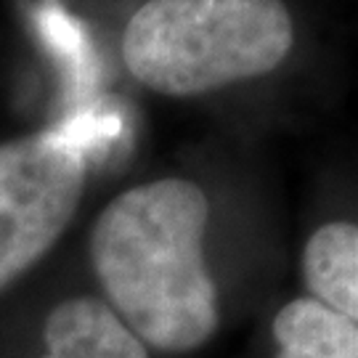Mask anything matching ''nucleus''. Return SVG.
<instances>
[{"label":"nucleus","mask_w":358,"mask_h":358,"mask_svg":"<svg viewBox=\"0 0 358 358\" xmlns=\"http://www.w3.org/2000/svg\"><path fill=\"white\" fill-rule=\"evenodd\" d=\"M207 194L159 178L115 196L90 231V263L106 306L162 353H192L217 332L220 303L205 263Z\"/></svg>","instance_id":"obj_1"},{"label":"nucleus","mask_w":358,"mask_h":358,"mask_svg":"<svg viewBox=\"0 0 358 358\" xmlns=\"http://www.w3.org/2000/svg\"><path fill=\"white\" fill-rule=\"evenodd\" d=\"M300 271L313 300L358 327V223L319 226L303 247Z\"/></svg>","instance_id":"obj_5"},{"label":"nucleus","mask_w":358,"mask_h":358,"mask_svg":"<svg viewBox=\"0 0 358 358\" xmlns=\"http://www.w3.org/2000/svg\"><path fill=\"white\" fill-rule=\"evenodd\" d=\"M38 27L43 43L56 53V59H62L72 93H88L96 85V59L83 24L59 6H43L38 11Z\"/></svg>","instance_id":"obj_7"},{"label":"nucleus","mask_w":358,"mask_h":358,"mask_svg":"<svg viewBox=\"0 0 358 358\" xmlns=\"http://www.w3.org/2000/svg\"><path fill=\"white\" fill-rule=\"evenodd\" d=\"M83 186L85 152L62 128L0 143V289L59 242Z\"/></svg>","instance_id":"obj_3"},{"label":"nucleus","mask_w":358,"mask_h":358,"mask_svg":"<svg viewBox=\"0 0 358 358\" xmlns=\"http://www.w3.org/2000/svg\"><path fill=\"white\" fill-rule=\"evenodd\" d=\"M271 332L273 358H358V327L310 294L279 308Z\"/></svg>","instance_id":"obj_6"},{"label":"nucleus","mask_w":358,"mask_h":358,"mask_svg":"<svg viewBox=\"0 0 358 358\" xmlns=\"http://www.w3.org/2000/svg\"><path fill=\"white\" fill-rule=\"evenodd\" d=\"M292 43L284 0H146L125 27L122 56L146 88L199 96L268 75Z\"/></svg>","instance_id":"obj_2"},{"label":"nucleus","mask_w":358,"mask_h":358,"mask_svg":"<svg viewBox=\"0 0 358 358\" xmlns=\"http://www.w3.org/2000/svg\"><path fill=\"white\" fill-rule=\"evenodd\" d=\"M40 358H149V350L112 308L96 297H72L51 310Z\"/></svg>","instance_id":"obj_4"}]
</instances>
